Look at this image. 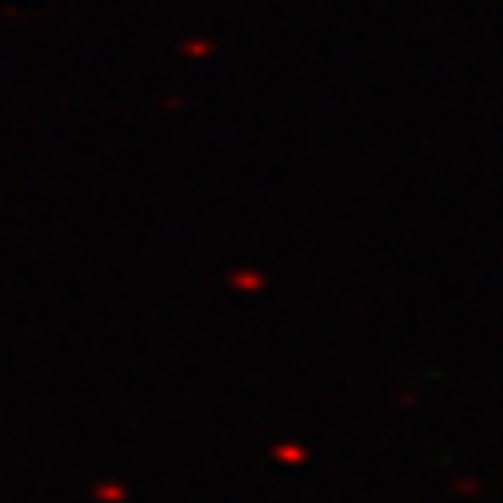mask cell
Listing matches in <instances>:
<instances>
[{
    "label": "cell",
    "mask_w": 503,
    "mask_h": 503,
    "mask_svg": "<svg viewBox=\"0 0 503 503\" xmlns=\"http://www.w3.org/2000/svg\"><path fill=\"white\" fill-rule=\"evenodd\" d=\"M275 457H278V461H288V465H301V461H308V451L298 448V445H278V448H275Z\"/></svg>",
    "instance_id": "cell-1"
},
{
    "label": "cell",
    "mask_w": 503,
    "mask_h": 503,
    "mask_svg": "<svg viewBox=\"0 0 503 503\" xmlns=\"http://www.w3.org/2000/svg\"><path fill=\"white\" fill-rule=\"evenodd\" d=\"M101 497H111V500H118V497H121V490H118V487H105V490H101Z\"/></svg>",
    "instance_id": "cell-4"
},
{
    "label": "cell",
    "mask_w": 503,
    "mask_h": 503,
    "mask_svg": "<svg viewBox=\"0 0 503 503\" xmlns=\"http://www.w3.org/2000/svg\"><path fill=\"white\" fill-rule=\"evenodd\" d=\"M233 285L242 288V291H258V288H265V278L262 275H246V271H236Z\"/></svg>",
    "instance_id": "cell-2"
},
{
    "label": "cell",
    "mask_w": 503,
    "mask_h": 503,
    "mask_svg": "<svg viewBox=\"0 0 503 503\" xmlns=\"http://www.w3.org/2000/svg\"><path fill=\"white\" fill-rule=\"evenodd\" d=\"M186 56H203V53H213V43H186L183 47Z\"/></svg>",
    "instance_id": "cell-3"
}]
</instances>
